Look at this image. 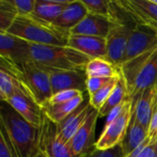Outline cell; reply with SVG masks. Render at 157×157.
<instances>
[{
  "label": "cell",
  "mask_w": 157,
  "mask_h": 157,
  "mask_svg": "<svg viewBox=\"0 0 157 157\" xmlns=\"http://www.w3.org/2000/svg\"><path fill=\"white\" fill-rule=\"evenodd\" d=\"M86 75L88 77L115 78L121 75V70L118 66L105 58L91 59L86 67Z\"/></svg>",
  "instance_id": "22"
},
{
  "label": "cell",
  "mask_w": 157,
  "mask_h": 157,
  "mask_svg": "<svg viewBox=\"0 0 157 157\" xmlns=\"http://www.w3.org/2000/svg\"><path fill=\"white\" fill-rule=\"evenodd\" d=\"M6 32L30 43L41 45L65 46L71 36L69 30L40 19L32 14L17 16Z\"/></svg>",
  "instance_id": "2"
},
{
  "label": "cell",
  "mask_w": 157,
  "mask_h": 157,
  "mask_svg": "<svg viewBox=\"0 0 157 157\" xmlns=\"http://www.w3.org/2000/svg\"><path fill=\"white\" fill-rule=\"evenodd\" d=\"M17 16V10L11 0H0V31H6Z\"/></svg>",
  "instance_id": "26"
},
{
  "label": "cell",
  "mask_w": 157,
  "mask_h": 157,
  "mask_svg": "<svg viewBox=\"0 0 157 157\" xmlns=\"http://www.w3.org/2000/svg\"><path fill=\"white\" fill-rule=\"evenodd\" d=\"M83 102L84 95H80L79 97L75 98L71 101L52 106L47 105L42 107L41 109L43 114L49 120H51L56 124H59L62 121H63L69 115H71L78 107H80L83 104Z\"/></svg>",
  "instance_id": "21"
},
{
  "label": "cell",
  "mask_w": 157,
  "mask_h": 157,
  "mask_svg": "<svg viewBox=\"0 0 157 157\" xmlns=\"http://www.w3.org/2000/svg\"><path fill=\"white\" fill-rule=\"evenodd\" d=\"M128 99H130L128 87H127L126 82L121 73V77H120V80H119L115 89L113 90V92L111 93V95L109 96V98H108L106 103L103 105V107L98 110V117L99 118H103L106 116L108 117L109 114L115 108H117L118 106H120L121 104H122L123 102H125Z\"/></svg>",
  "instance_id": "24"
},
{
  "label": "cell",
  "mask_w": 157,
  "mask_h": 157,
  "mask_svg": "<svg viewBox=\"0 0 157 157\" xmlns=\"http://www.w3.org/2000/svg\"><path fill=\"white\" fill-rule=\"evenodd\" d=\"M132 117V103L129 99L121 113L110 123L105 124L98 140L95 144L98 150H108L123 144Z\"/></svg>",
  "instance_id": "7"
},
{
  "label": "cell",
  "mask_w": 157,
  "mask_h": 157,
  "mask_svg": "<svg viewBox=\"0 0 157 157\" xmlns=\"http://www.w3.org/2000/svg\"><path fill=\"white\" fill-rule=\"evenodd\" d=\"M120 77H121V75L119 77L113 78L107 86H105L103 88L98 90L97 93H95L94 95L89 97V103L94 109L98 111L103 107V105L106 103V101L108 100V98H109V96L115 89V87L120 80Z\"/></svg>",
  "instance_id": "27"
},
{
  "label": "cell",
  "mask_w": 157,
  "mask_h": 157,
  "mask_svg": "<svg viewBox=\"0 0 157 157\" xmlns=\"http://www.w3.org/2000/svg\"><path fill=\"white\" fill-rule=\"evenodd\" d=\"M157 46V32L143 25L136 24L129 39L123 63L132 60ZM121 63V64H122Z\"/></svg>",
  "instance_id": "11"
},
{
  "label": "cell",
  "mask_w": 157,
  "mask_h": 157,
  "mask_svg": "<svg viewBox=\"0 0 157 157\" xmlns=\"http://www.w3.org/2000/svg\"><path fill=\"white\" fill-rule=\"evenodd\" d=\"M83 93L84 92L79 91V90H75V89L61 91V92H59L57 94H54L44 106H47V105L52 106V105L65 103V102H68V101H71V100L75 99V98L79 97L80 95H83Z\"/></svg>",
  "instance_id": "30"
},
{
  "label": "cell",
  "mask_w": 157,
  "mask_h": 157,
  "mask_svg": "<svg viewBox=\"0 0 157 157\" xmlns=\"http://www.w3.org/2000/svg\"><path fill=\"white\" fill-rule=\"evenodd\" d=\"M68 46L81 52L90 58L107 59V39L95 36L71 35Z\"/></svg>",
  "instance_id": "15"
},
{
  "label": "cell",
  "mask_w": 157,
  "mask_h": 157,
  "mask_svg": "<svg viewBox=\"0 0 157 157\" xmlns=\"http://www.w3.org/2000/svg\"><path fill=\"white\" fill-rule=\"evenodd\" d=\"M18 80L25 88L28 96L42 108L53 96L51 79L48 72L32 62L19 64Z\"/></svg>",
  "instance_id": "5"
},
{
  "label": "cell",
  "mask_w": 157,
  "mask_h": 157,
  "mask_svg": "<svg viewBox=\"0 0 157 157\" xmlns=\"http://www.w3.org/2000/svg\"><path fill=\"white\" fill-rule=\"evenodd\" d=\"M72 0H36L32 15L44 21L53 23Z\"/></svg>",
  "instance_id": "20"
},
{
  "label": "cell",
  "mask_w": 157,
  "mask_h": 157,
  "mask_svg": "<svg viewBox=\"0 0 157 157\" xmlns=\"http://www.w3.org/2000/svg\"><path fill=\"white\" fill-rule=\"evenodd\" d=\"M43 68L48 72L50 75L53 95L61 91L70 89H75L82 92L86 90L87 76L85 71L60 70L47 67Z\"/></svg>",
  "instance_id": "10"
},
{
  "label": "cell",
  "mask_w": 157,
  "mask_h": 157,
  "mask_svg": "<svg viewBox=\"0 0 157 157\" xmlns=\"http://www.w3.org/2000/svg\"><path fill=\"white\" fill-rule=\"evenodd\" d=\"M23 93L28 96L20 81L5 70L0 69V97L1 101H6L12 96ZM29 97V96H28Z\"/></svg>",
  "instance_id": "25"
},
{
  "label": "cell",
  "mask_w": 157,
  "mask_h": 157,
  "mask_svg": "<svg viewBox=\"0 0 157 157\" xmlns=\"http://www.w3.org/2000/svg\"><path fill=\"white\" fill-rule=\"evenodd\" d=\"M98 118V111L93 109L85 123L68 142L69 148L75 156L80 157L94 147L95 129Z\"/></svg>",
  "instance_id": "12"
},
{
  "label": "cell",
  "mask_w": 157,
  "mask_h": 157,
  "mask_svg": "<svg viewBox=\"0 0 157 157\" xmlns=\"http://www.w3.org/2000/svg\"><path fill=\"white\" fill-rule=\"evenodd\" d=\"M147 135H148V132L136 120L135 116L132 113L128 132L123 142L124 156L129 155L135 149H137L146 140Z\"/></svg>",
  "instance_id": "23"
},
{
  "label": "cell",
  "mask_w": 157,
  "mask_h": 157,
  "mask_svg": "<svg viewBox=\"0 0 157 157\" xmlns=\"http://www.w3.org/2000/svg\"><path fill=\"white\" fill-rule=\"evenodd\" d=\"M0 157H19L6 130L0 124Z\"/></svg>",
  "instance_id": "28"
},
{
  "label": "cell",
  "mask_w": 157,
  "mask_h": 157,
  "mask_svg": "<svg viewBox=\"0 0 157 157\" xmlns=\"http://www.w3.org/2000/svg\"><path fill=\"white\" fill-rule=\"evenodd\" d=\"M17 10L18 16L31 15L34 11L36 0H11Z\"/></svg>",
  "instance_id": "32"
},
{
  "label": "cell",
  "mask_w": 157,
  "mask_h": 157,
  "mask_svg": "<svg viewBox=\"0 0 157 157\" xmlns=\"http://www.w3.org/2000/svg\"><path fill=\"white\" fill-rule=\"evenodd\" d=\"M154 1H155V3L157 4V0H154Z\"/></svg>",
  "instance_id": "36"
},
{
  "label": "cell",
  "mask_w": 157,
  "mask_h": 157,
  "mask_svg": "<svg viewBox=\"0 0 157 157\" xmlns=\"http://www.w3.org/2000/svg\"><path fill=\"white\" fill-rule=\"evenodd\" d=\"M132 102L147 88L157 85V46L119 66Z\"/></svg>",
  "instance_id": "3"
},
{
  "label": "cell",
  "mask_w": 157,
  "mask_h": 157,
  "mask_svg": "<svg viewBox=\"0 0 157 157\" xmlns=\"http://www.w3.org/2000/svg\"><path fill=\"white\" fill-rule=\"evenodd\" d=\"M26 121L36 128H40L43 121L41 108L29 97L23 93H17L6 101Z\"/></svg>",
  "instance_id": "14"
},
{
  "label": "cell",
  "mask_w": 157,
  "mask_h": 157,
  "mask_svg": "<svg viewBox=\"0 0 157 157\" xmlns=\"http://www.w3.org/2000/svg\"><path fill=\"white\" fill-rule=\"evenodd\" d=\"M113 78H103V77H88L86 79V91L88 96H92L98 90L107 86Z\"/></svg>",
  "instance_id": "31"
},
{
  "label": "cell",
  "mask_w": 157,
  "mask_h": 157,
  "mask_svg": "<svg viewBox=\"0 0 157 157\" xmlns=\"http://www.w3.org/2000/svg\"><path fill=\"white\" fill-rule=\"evenodd\" d=\"M87 14L88 11L81 0H72L53 24L70 31L76 27L87 16Z\"/></svg>",
  "instance_id": "19"
},
{
  "label": "cell",
  "mask_w": 157,
  "mask_h": 157,
  "mask_svg": "<svg viewBox=\"0 0 157 157\" xmlns=\"http://www.w3.org/2000/svg\"><path fill=\"white\" fill-rule=\"evenodd\" d=\"M135 25L136 23L121 9L107 37V60L118 67L123 63L127 44Z\"/></svg>",
  "instance_id": "6"
},
{
  "label": "cell",
  "mask_w": 157,
  "mask_h": 157,
  "mask_svg": "<svg viewBox=\"0 0 157 157\" xmlns=\"http://www.w3.org/2000/svg\"><path fill=\"white\" fill-rule=\"evenodd\" d=\"M35 157H49V156H48L44 152H42L41 150H40V151H39V153L35 155Z\"/></svg>",
  "instance_id": "35"
},
{
  "label": "cell",
  "mask_w": 157,
  "mask_h": 157,
  "mask_svg": "<svg viewBox=\"0 0 157 157\" xmlns=\"http://www.w3.org/2000/svg\"><path fill=\"white\" fill-rule=\"evenodd\" d=\"M157 95V85L145 89L138 99L132 103V113L136 120L148 132Z\"/></svg>",
  "instance_id": "18"
},
{
  "label": "cell",
  "mask_w": 157,
  "mask_h": 157,
  "mask_svg": "<svg viewBox=\"0 0 157 157\" xmlns=\"http://www.w3.org/2000/svg\"><path fill=\"white\" fill-rule=\"evenodd\" d=\"M1 102L0 124L6 130L19 157H35L40 151V128L26 121L8 103Z\"/></svg>",
  "instance_id": "1"
},
{
  "label": "cell",
  "mask_w": 157,
  "mask_h": 157,
  "mask_svg": "<svg viewBox=\"0 0 157 157\" xmlns=\"http://www.w3.org/2000/svg\"><path fill=\"white\" fill-rule=\"evenodd\" d=\"M136 157H157V142L147 145Z\"/></svg>",
  "instance_id": "34"
},
{
  "label": "cell",
  "mask_w": 157,
  "mask_h": 157,
  "mask_svg": "<svg viewBox=\"0 0 157 157\" xmlns=\"http://www.w3.org/2000/svg\"><path fill=\"white\" fill-rule=\"evenodd\" d=\"M80 157H124L123 144L108 150H98L94 146L93 149L89 150Z\"/></svg>",
  "instance_id": "29"
},
{
  "label": "cell",
  "mask_w": 157,
  "mask_h": 157,
  "mask_svg": "<svg viewBox=\"0 0 157 157\" xmlns=\"http://www.w3.org/2000/svg\"><path fill=\"white\" fill-rule=\"evenodd\" d=\"M29 42L6 31H0V58L15 64L29 62Z\"/></svg>",
  "instance_id": "13"
},
{
  "label": "cell",
  "mask_w": 157,
  "mask_h": 157,
  "mask_svg": "<svg viewBox=\"0 0 157 157\" xmlns=\"http://www.w3.org/2000/svg\"><path fill=\"white\" fill-rule=\"evenodd\" d=\"M113 23L114 20L108 17L88 13L87 16L76 27L70 30V34L95 36L107 39Z\"/></svg>",
  "instance_id": "16"
},
{
  "label": "cell",
  "mask_w": 157,
  "mask_h": 157,
  "mask_svg": "<svg viewBox=\"0 0 157 157\" xmlns=\"http://www.w3.org/2000/svg\"><path fill=\"white\" fill-rule=\"evenodd\" d=\"M92 109L93 108L90 105L89 100L87 102H83V104L78 107L71 115H69L63 121L57 124L58 136L63 143L68 144V142L85 123Z\"/></svg>",
  "instance_id": "17"
},
{
  "label": "cell",
  "mask_w": 157,
  "mask_h": 157,
  "mask_svg": "<svg viewBox=\"0 0 157 157\" xmlns=\"http://www.w3.org/2000/svg\"><path fill=\"white\" fill-rule=\"evenodd\" d=\"M115 3L136 24L157 32V4L154 0H118Z\"/></svg>",
  "instance_id": "8"
},
{
  "label": "cell",
  "mask_w": 157,
  "mask_h": 157,
  "mask_svg": "<svg viewBox=\"0 0 157 157\" xmlns=\"http://www.w3.org/2000/svg\"><path fill=\"white\" fill-rule=\"evenodd\" d=\"M147 141L149 142L150 144H153L157 142V95L154 105V109H153V115L149 126V131H148V135H147Z\"/></svg>",
  "instance_id": "33"
},
{
  "label": "cell",
  "mask_w": 157,
  "mask_h": 157,
  "mask_svg": "<svg viewBox=\"0 0 157 157\" xmlns=\"http://www.w3.org/2000/svg\"><path fill=\"white\" fill-rule=\"evenodd\" d=\"M40 150L49 157H76L70 150L68 144L63 143L58 136L57 124L44 114L40 127Z\"/></svg>",
  "instance_id": "9"
},
{
  "label": "cell",
  "mask_w": 157,
  "mask_h": 157,
  "mask_svg": "<svg viewBox=\"0 0 157 157\" xmlns=\"http://www.w3.org/2000/svg\"><path fill=\"white\" fill-rule=\"evenodd\" d=\"M29 62L42 67L85 71L92 58L68 45H41L29 42Z\"/></svg>",
  "instance_id": "4"
}]
</instances>
